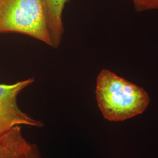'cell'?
Listing matches in <instances>:
<instances>
[{"instance_id": "6da1fadb", "label": "cell", "mask_w": 158, "mask_h": 158, "mask_svg": "<svg viewBox=\"0 0 158 158\" xmlns=\"http://www.w3.org/2000/svg\"><path fill=\"white\" fill-rule=\"evenodd\" d=\"M97 102L104 118L123 121L143 113L150 102L142 87L103 69L97 78Z\"/></svg>"}, {"instance_id": "7a4b0ae2", "label": "cell", "mask_w": 158, "mask_h": 158, "mask_svg": "<svg viewBox=\"0 0 158 158\" xmlns=\"http://www.w3.org/2000/svg\"><path fill=\"white\" fill-rule=\"evenodd\" d=\"M18 33L52 46L42 0H0V34Z\"/></svg>"}, {"instance_id": "3957f363", "label": "cell", "mask_w": 158, "mask_h": 158, "mask_svg": "<svg viewBox=\"0 0 158 158\" xmlns=\"http://www.w3.org/2000/svg\"><path fill=\"white\" fill-rule=\"evenodd\" d=\"M34 81V78H29L11 85L0 84V135L17 126H44L23 112L17 102L19 94Z\"/></svg>"}, {"instance_id": "277c9868", "label": "cell", "mask_w": 158, "mask_h": 158, "mask_svg": "<svg viewBox=\"0 0 158 158\" xmlns=\"http://www.w3.org/2000/svg\"><path fill=\"white\" fill-rule=\"evenodd\" d=\"M35 151L23 136L20 126L0 135V158H29Z\"/></svg>"}, {"instance_id": "5b68a950", "label": "cell", "mask_w": 158, "mask_h": 158, "mask_svg": "<svg viewBox=\"0 0 158 158\" xmlns=\"http://www.w3.org/2000/svg\"><path fill=\"white\" fill-rule=\"evenodd\" d=\"M69 0H42L45 13L52 47L58 48L64 34L62 14L65 4Z\"/></svg>"}, {"instance_id": "8992f818", "label": "cell", "mask_w": 158, "mask_h": 158, "mask_svg": "<svg viewBox=\"0 0 158 158\" xmlns=\"http://www.w3.org/2000/svg\"><path fill=\"white\" fill-rule=\"evenodd\" d=\"M137 12L158 10V0H132Z\"/></svg>"}, {"instance_id": "52a82bcc", "label": "cell", "mask_w": 158, "mask_h": 158, "mask_svg": "<svg viewBox=\"0 0 158 158\" xmlns=\"http://www.w3.org/2000/svg\"><path fill=\"white\" fill-rule=\"evenodd\" d=\"M29 158H38V156H37V155H36V153L35 152V151L34 153L29 157Z\"/></svg>"}]
</instances>
